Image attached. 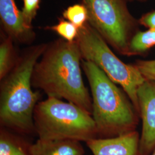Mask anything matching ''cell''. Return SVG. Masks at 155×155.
<instances>
[{"label": "cell", "instance_id": "1", "mask_svg": "<svg viewBox=\"0 0 155 155\" xmlns=\"http://www.w3.org/2000/svg\"><path fill=\"white\" fill-rule=\"evenodd\" d=\"M83 59L75 41L59 39L47 44L33 69V88L47 97L64 99L92 115V100L82 74Z\"/></svg>", "mask_w": 155, "mask_h": 155}, {"label": "cell", "instance_id": "2", "mask_svg": "<svg viewBox=\"0 0 155 155\" xmlns=\"http://www.w3.org/2000/svg\"><path fill=\"white\" fill-rule=\"evenodd\" d=\"M47 44L26 48L19 56L16 64L0 84V124L15 133H35L33 113L41 94L33 91V69Z\"/></svg>", "mask_w": 155, "mask_h": 155}, {"label": "cell", "instance_id": "3", "mask_svg": "<svg viewBox=\"0 0 155 155\" xmlns=\"http://www.w3.org/2000/svg\"><path fill=\"white\" fill-rule=\"evenodd\" d=\"M82 67L90 87L98 138L114 137L135 130L138 113L124 90L93 63L82 60Z\"/></svg>", "mask_w": 155, "mask_h": 155}, {"label": "cell", "instance_id": "4", "mask_svg": "<svg viewBox=\"0 0 155 155\" xmlns=\"http://www.w3.org/2000/svg\"><path fill=\"white\" fill-rule=\"evenodd\" d=\"M35 133L43 140H72L87 143L98 138L92 115L70 102L47 97L33 113Z\"/></svg>", "mask_w": 155, "mask_h": 155}, {"label": "cell", "instance_id": "5", "mask_svg": "<svg viewBox=\"0 0 155 155\" xmlns=\"http://www.w3.org/2000/svg\"><path fill=\"white\" fill-rule=\"evenodd\" d=\"M76 41L83 60L94 63L113 82L119 84L139 113L137 92L145 79L135 64H127L121 61L88 22L79 29Z\"/></svg>", "mask_w": 155, "mask_h": 155}, {"label": "cell", "instance_id": "6", "mask_svg": "<svg viewBox=\"0 0 155 155\" xmlns=\"http://www.w3.org/2000/svg\"><path fill=\"white\" fill-rule=\"evenodd\" d=\"M88 22L106 42L129 56V45L136 21L124 0H82Z\"/></svg>", "mask_w": 155, "mask_h": 155}, {"label": "cell", "instance_id": "7", "mask_svg": "<svg viewBox=\"0 0 155 155\" xmlns=\"http://www.w3.org/2000/svg\"><path fill=\"white\" fill-rule=\"evenodd\" d=\"M139 113L142 120L140 148L143 155H150L155 148V82L145 80L137 92Z\"/></svg>", "mask_w": 155, "mask_h": 155}, {"label": "cell", "instance_id": "8", "mask_svg": "<svg viewBox=\"0 0 155 155\" xmlns=\"http://www.w3.org/2000/svg\"><path fill=\"white\" fill-rule=\"evenodd\" d=\"M0 18L6 35L14 41L29 45L35 39L32 25L27 22L15 0H0Z\"/></svg>", "mask_w": 155, "mask_h": 155}, {"label": "cell", "instance_id": "9", "mask_svg": "<svg viewBox=\"0 0 155 155\" xmlns=\"http://www.w3.org/2000/svg\"><path fill=\"white\" fill-rule=\"evenodd\" d=\"M140 136L135 130L111 138H97L86 143L94 155H143Z\"/></svg>", "mask_w": 155, "mask_h": 155}, {"label": "cell", "instance_id": "10", "mask_svg": "<svg viewBox=\"0 0 155 155\" xmlns=\"http://www.w3.org/2000/svg\"><path fill=\"white\" fill-rule=\"evenodd\" d=\"M31 155H84V150L80 141L72 140L39 139L31 144Z\"/></svg>", "mask_w": 155, "mask_h": 155}, {"label": "cell", "instance_id": "11", "mask_svg": "<svg viewBox=\"0 0 155 155\" xmlns=\"http://www.w3.org/2000/svg\"><path fill=\"white\" fill-rule=\"evenodd\" d=\"M31 144L11 130L1 127L0 155H31Z\"/></svg>", "mask_w": 155, "mask_h": 155}, {"label": "cell", "instance_id": "12", "mask_svg": "<svg viewBox=\"0 0 155 155\" xmlns=\"http://www.w3.org/2000/svg\"><path fill=\"white\" fill-rule=\"evenodd\" d=\"M0 44V80L11 71L16 64L19 56L13 45L15 42L6 35L1 37Z\"/></svg>", "mask_w": 155, "mask_h": 155}, {"label": "cell", "instance_id": "13", "mask_svg": "<svg viewBox=\"0 0 155 155\" xmlns=\"http://www.w3.org/2000/svg\"><path fill=\"white\" fill-rule=\"evenodd\" d=\"M155 45V29L140 31L135 33L129 45V56L145 52Z\"/></svg>", "mask_w": 155, "mask_h": 155}, {"label": "cell", "instance_id": "14", "mask_svg": "<svg viewBox=\"0 0 155 155\" xmlns=\"http://www.w3.org/2000/svg\"><path fill=\"white\" fill-rule=\"evenodd\" d=\"M63 17L78 29L83 27L88 22L87 11L83 4H77L68 7L63 12Z\"/></svg>", "mask_w": 155, "mask_h": 155}, {"label": "cell", "instance_id": "15", "mask_svg": "<svg viewBox=\"0 0 155 155\" xmlns=\"http://www.w3.org/2000/svg\"><path fill=\"white\" fill-rule=\"evenodd\" d=\"M46 29L55 32L62 39L69 42L75 41L79 33V29L75 25L63 19L60 20L56 25L47 27Z\"/></svg>", "mask_w": 155, "mask_h": 155}, {"label": "cell", "instance_id": "16", "mask_svg": "<svg viewBox=\"0 0 155 155\" xmlns=\"http://www.w3.org/2000/svg\"><path fill=\"white\" fill-rule=\"evenodd\" d=\"M134 64L145 80L155 82V60L137 61Z\"/></svg>", "mask_w": 155, "mask_h": 155}, {"label": "cell", "instance_id": "17", "mask_svg": "<svg viewBox=\"0 0 155 155\" xmlns=\"http://www.w3.org/2000/svg\"><path fill=\"white\" fill-rule=\"evenodd\" d=\"M23 16L29 24L31 25L32 21L35 17L40 7V0H22Z\"/></svg>", "mask_w": 155, "mask_h": 155}, {"label": "cell", "instance_id": "18", "mask_svg": "<svg viewBox=\"0 0 155 155\" xmlns=\"http://www.w3.org/2000/svg\"><path fill=\"white\" fill-rule=\"evenodd\" d=\"M139 22L145 27L155 29V11L144 15L139 20Z\"/></svg>", "mask_w": 155, "mask_h": 155}, {"label": "cell", "instance_id": "19", "mask_svg": "<svg viewBox=\"0 0 155 155\" xmlns=\"http://www.w3.org/2000/svg\"><path fill=\"white\" fill-rule=\"evenodd\" d=\"M152 155H155V149L153 151V153H152Z\"/></svg>", "mask_w": 155, "mask_h": 155}]
</instances>
